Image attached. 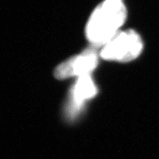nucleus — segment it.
I'll return each instance as SVG.
<instances>
[{"label":"nucleus","mask_w":159,"mask_h":159,"mask_svg":"<svg viewBox=\"0 0 159 159\" xmlns=\"http://www.w3.org/2000/svg\"><path fill=\"white\" fill-rule=\"evenodd\" d=\"M127 18L122 0H105L92 13L86 26V37L93 47L104 45L119 32Z\"/></svg>","instance_id":"f257e3e1"},{"label":"nucleus","mask_w":159,"mask_h":159,"mask_svg":"<svg viewBox=\"0 0 159 159\" xmlns=\"http://www.w3.org/2000/svg\"><path fill=\"white\" fill-rule=\"evenodd\" d=\"M143 48L142 39L133 29L119 31L110 41L104 45L101 57L107 61L127 62L137 58Z\"/></svg>","instance_id":"f03ea898"},{"label":"nucleus","mask_w":159,"mask_h":159,"mask_svg":"<svg viewBox=\"0 0 159 159\" xmlns=\"http://www.w3.org/2000/svg\"><path fill=\"white\" fill-rule=\"evenodd\" d=\"M97 88L90 74L78 77L70 93L64 109V116L69 123L78 121L84 113L86 103L96 95Z\"/></svg>","instance_id":"7ed1b4c3"},{"label":"nucleus","mask_w":159,"mask_h":159,"mask_svg":"<svg viewBox=\"0 0 159 159\" xmlns=\"http://www.w3.org/2000/svg\"><path fill=\"white\" fill-rule=\"evenodd\" d=\"M98 64V57L95 47L86 49L79 55L69 58L60 64L54 70V76L59 80L72 76L90 74Z\"/></svg>","instance_id":"20e7f679"}]
</instances>
